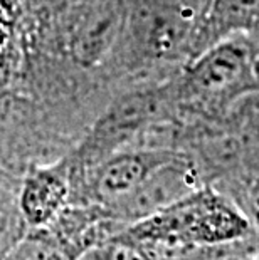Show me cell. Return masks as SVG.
<instances>
[{"instance_id": "7", "label": "cell", "mask_w": 259, "mask_h": 260, "mask_svg": "<svg viewBox=\"0 0 259 260\" xmlns=\"http://www.w3.org/2000/svg\"><path fill=\"white\" fill-rule=\"evenodd\" d=\"M64 193L66 188L56 176L46 173L36 176L25 185L24 198H22L25 215L32 222H46L57 212L63 203Z\"/></svg>"}, {"instance_id": "11", "label": "cell", "mask_w": 259, "mask_h": 260, "mask_svg": "<svg viewBox=\"0 0 259 260\" xmlns=\"http://www.w3.org/2000/svg\"><path fill=\"white\" fill-rule=\"evenodd\" d=\"M257 260H259V258H257Z\"/></svg>"}, {"instance_id": "8", "label": "cell", "mask_w": 259, "mask_h": 260, "mask_svg": "<svg viewBox=\"0 0 259 260\" xmlns=\"http://www.w3.org/2000/svg\"><path fill=\"white\" fill-rule=\"evenodd\" d=\"M101 260H152L136 242L111 243L103 253Z\"/></svg>"}, {"instance_id": "1", "label": "cell", "mask_w": 259, "mask_h": 260, "mask_svg": "<svg viewBox=\"0 0 259 260\" xmlns=\"http://www.w3.org/2000/svg\"><path fill=\"white\" fill-rule=\"evenodd\" d=\"M249 220L222 195L199 188L130 230L152 260H185L197 248L242 239Z\"/></svg>"}, {"instance_id": "9", "label": "cell", "mask_w": 259, "mask_h": 260, "mask_svg": "<svg viewBox=\"0 0 259 260\" xmlns=\"http://www.w3.org/2000/svg\"><path fill=\"white\" fill-rule=\"evenodd\" d=\"M244 210L247 220L259 226V175L247 183L244 190Z\"/></svg>"}, {"instance_id": "2", "label": "cell", "mask_w": 259, "mask_h": 260, "mask_svg": "<svg viewBox=\"0 0 259 260\" xmlns=\"http://www.w3.org/2000/svg\"><path fill=\"white\" fill-rule=\"evenodd\" d=\"M254 91H259V44L251 34H238L192 57L177 84V99L192 111L216 114Z\"/></svg>"}, {"instance_id": "6", "label": "cell", "mask_w": 259, "mask_h": 260, "mask_svg": "<svg viewBox=\"0 0 259 260\" xmlns=\"http://www.w3.org/2000/svg\"><path fill=\"white\" fill-rule=\"evenodd\" d=\"M257 29L259 0H204L192 57L225 37L254 34Z\"/></svg>"}, {"instance_id": "4", "label": "cell", "mask_w": 259, "mask_h": 260, "mask_svg": "<svg viewBox=\"0 0 259 260\" xmlns=\"http://www.w3.org/2000/svg\"><path fill=\"white\" fill-rule=\"evenodd\" d=\"M179 153L167 149L121 153L109 156L98 167L93 178V193L100 202L117 205L128 198L152 173L165 163L177 158Z\"/></svg>"}, {"instance_id": "10", "label": "cell", "mask_w": 259, "mask_h": 260, "mask_svg": "<svg viewBox=\"0 0 259 260\" xmlns=\"http://www.w3.org/2000/svg\"><path fill=\"white\" fill-rule=\"evenodd\" d=\"M14 260H59L51 250L41 245H27L24 250L19 252Z\"/></svg>"}, {"instance_id": "5", "label": "cell", "mask_w": 259, "mask_h": 260, "mask_svg": "<svg viewBox=\"0 0 259 260\" xmlns=\"http://www.w3.org/2000/svg\"><path fill=\"white\" fill-rule=\"evenodd\" d=\"M195 190H199L195 168L185 156L179 154L172 161L165 163L155 173H152L145 183L114 207H120L128 217L141 220Z\"/></svg>"}, {"instance_id": "3", "label": "cell", "mask_w": 259, "mask_h": 260, "mask_svg": "<svg viewBox=\"0 0 259 260\" xmlns=\"http://www.w3.org/2000/svg\"><path fill=\"white\" fill-rule=\"evenodd\" d=\"M167 94L162 91L131 92L109 106L106 114L98 121L88 143L91 154L111 153L121 143L136 135L163 108Z\"/></svg>"}]
</instances>
